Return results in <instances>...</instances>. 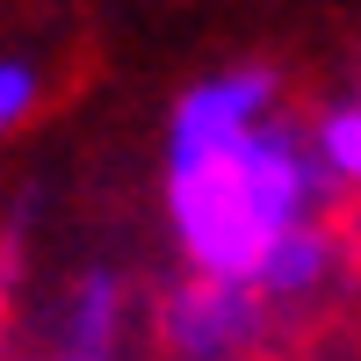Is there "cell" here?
<instances>
[{
    "mask_svg": "<svg viewBox=\"0 0 361 361\" xmlns=\"http://www.w3.org/2000/svg\"><path fill=\"white\" fill-rule=\"evenodd\" d=\"M0 333H8V267H0Z\"/></svg>",
    "mask_w": 361,
    "mask_h": 361,
    "instance_id": "52a82bcc",
    "label": "cell"
},
{
    "mask_svg": "<svg viewBox=\"0 0 361 361\" xmlns=\"http://www.w3.org/2000/svg\"><path fill=\"white\" fill-rule=\"evenodd\" d=\"M152 333L173 361H253L275 333V304L224 275H180L173 289H159Z\"/></svg>",
    "mask_w": 361,
    "mask_h": 361,
    "instance_id": "7a4b0ae2",
    "label": "cell"
},
{
    "mask_svg": "<svg viewBox=\"0 0 361 361\" xmlns=\"http://www.w3.org/2000/svg\"><path fill=\"white\" fill-rule=\"evenodd\" d=\"M37 361H94V354H66V347H51V354H37Z\"/></svg>",
    "mask_w": 361,
    "mask_h": 361,
    "instance_id": "8992f818",
    "label": "cell"
},
{
    "mask_svg": "<svg viewBox=\"0 0 361 361\" xmlns=\"http://www.w3.org/2000/svg\"><path fill=\"white\" fill-rule=\"evenodd\" d=\"M123 304L130 289L116 267H80L58 296V347L66 354H94V361H116V340H123Z\"/></svg>",
    "mask_w": 361,
    "mask_h": 361,
    "instance_id": "3957f363",
    "label": "cell"
},
{
    "mask_svg": "<svg viewBox=\"0 0 361 361\" xmlns=\"http://www.w3.org/2000/svg\"><path fill=\"white\" fill-rule=\"evenodd\" d=\"M44 109V66L37 58H0V145Z\"/></svg>",
    "mask_w": 361,
    "mask_h": 361,
    "instance_id": "5b68a950",
    "label": "cell"
},
{
    "mask_svg": "<svg viewBox=\"0 0 361 361\" xmlns=\"http://www.w3.org/2000/svg\"><path fill=\"white\" fill-rule=\"evenodd\" d=\"M159 188L188 275L246 289L333 195L311 159V130L282 116V80L267 66H217L180 87L166 109Z\"/></svg>",
    "mask_w": 361,
    "mask_h": 361,
    "instance_id": "6da1fadb",
    "label": "cell"
},
{
    "mask_svg": "<svg viewBox=\"0 0 361 361\" xmlns=\"http://www.w3.org/2000/svg\"><path fill=\"white\" fill-rule=\"evenodd\" d=\"M311 159L333 195H361V94H340L311 123Z\"/></svg>",
    "mask_w": 361,
    "mask_h": 361,
    "instance_id": "277c9868",
    "label": "cell"
}]
</instances>
